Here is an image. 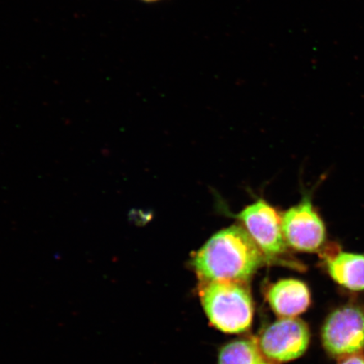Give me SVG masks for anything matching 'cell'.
I'll return each mask as SVG.
<instances>
[{"mask_svg": "<svg viewBox=\"0 0 364 364\" xmlns=\"http://www.w3.org/2000/svg\"><path fill=\"white\" fill-rule=\"evenodd\" d=\"M339 364H364V357L359 353L350 355V356L341 358Z\"/></svg>", "mask_w": 364, "mask_h": 364, "instance_id": "10", "label": "cell"}, {"mask_svg": "<svg viewBox=\"0 0 364 364\" xmlns=\"http://www.w3.org/2000/svg\"><path fill=\"white\" fill-rule=\"evenodd\" d=\"M282 231L287 245L299 252H316L326 241V228L309 198L282 216Z\"/></svg>", "mask_w": 364, "mask_h": 364, "instance_id": "5", "label": "cell"}, {"mask_svg": "<svg viewBox=\"0 0 364 364\" xmlns=\"http://www.w3.org/2000/svg\"><path fill=\"white\" fill-rule=\"evenodd\" d=\"M238 218L264 257L274 258L286 252L288 245L282 231V217L265 200L249 205Z\"/></svg>", "mask_w": 364, "mask_h": 364, "instance_id": "6", "label": "cell"}, {"mask_svg": "<svg viewBox=\"0 0 364 364\" xmlns=\"http://www.w3.org/2000/svg\"><path fill=\"white\" fill-rule=\"evenodd\" d=\"M321 339L331 357L343 358L360 353L364 348L363 309L353 304L335 309L322 327Z\"/></svg>", "mask_w": 364, "mask_h": 364, "instance_id": "3", "label": "cell"}, {"mask_svg": "<svg viewBox=\"0 0 364 364\" xmlns=\"http://www.w3.org/2000/svg\"><path fill=\"white\" fill-rule=\"evenodd\" d=\"M218 364H275L264 354L256 341H235L225 346L218 355Z\"/></svg>", "mask_w": 364, "mask_h": 364, "instance_id": "9", "label": "cell"}, {"mask_svg": "<svg viewBox=\"0 0 364 364\" xmlns=\"http://www.w3.org/2000/svg\"><path fill=\"white\" fill-rule=\"evenodd\" d=\"M141 1L146 2V3H156L158 1H161V0H141Z\"/></svg>", "mask_w": 364, "mask_h": 364, "instance_id": "11", "label": "cell"}, {"mask_svg": "<svg viewBox=\"0 0 364 364\" xmlns=\"http://www.w3.org/2000/svg\"><path fill=\"white\" fill-rule=\"evenodd\" d=\"M200 297L209 321L226 333H241L252 323V296L244 282H202Z\"/></svg>", "mask_w": 364, "mask_h": 364, "instance_id": "2", "label": "cell"}, {"mask_svg": "<svg viewBox=\"0 0 364 364\" xmlns=\"http://www.w3.org/2000/svg\"><path fill=\"white\" fill-rule=\"evenodd\" d=\"M325 265L331 279L344 289L364 293V255L326 250Z\"/></svg>", "mask_w": 364, "mask_h": 364, "instance_id": "8", "label": "cell"}, {"mask_svg": "<svg viewBox=\"0 0 364 364\" xmlns=\"http://www.w3.org/2000/svg\"><path fill=\"white\" fill-rule=\"evenodd\" d=\"M267 299L272 311L281 318L301 315L311 306V292L304 282L282 279L271 286Z\"/></svg>", "mask_w": 364, "mask_h": 364, "instance_id": "7", "label": "cell"}, {"mask_svg": "<svg viewBox=\"0 0 364 364\" xmlns=\"http://www.w3.org/2000/svg\"><path fill=\"white\" fill-rule=\"evenodd\" d=\"M311 340L308 326L300 318H281L267 327L259 339L262 353L273 362L294 360L307 351Z\"/></svg>", "mask_w": 364, "mask_h": 364, "instance_id": "4", "label": "cell"}, {"mask_svg": "<svg viewBox=\"0 0 364 364\" xmlns=\"http://www.w3.org/2000/svg\"><path fill=\"white\" fill-rule=\"evenodd\" d=\"M264 255L245 228L218 231L196 253L193 265L202 282L250 279L262 265Z\"/></svg>", "mask_w": 364, "mask_h": 364, "instance_id": "1", "label": "cell"}]
</instances>
